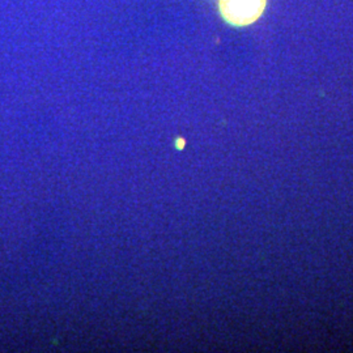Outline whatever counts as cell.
Listing matches in <instances>:
<instances>
[{"label": "cell", "mask_w": 353, "mask_h": 353, "mask_svg": "<svg viewBox=\"0 0 353 353\" xmlns=\"http://www.w3.org/2000/svg\"><path fill=\"white\" fill-rule=\"evenodd\" d=\"M267 0H219L223 19L234 26H250L265 12Z\"/></svg>", "instance_id": "obj_1"}]
</instances>
